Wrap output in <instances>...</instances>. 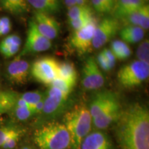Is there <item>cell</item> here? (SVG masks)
I'll use <instances>...</instances> for the list:
<instances>
[{
	"label": "cell",
	"mask_w": 149,
	"mask_h": 149,
	"mask_svg": "<svg viewBox=\"0 0 149 149\" xmlns=\"http://www.w3.org/2000/svg\"><path fill=\"white\" fill-rule=\"evenodd\" d=\"M116 135L122 149H149V111L139 103L122 111Z\"/></svg>",
	"instance_id": "cell-1"
},
{
	"label": "cell",
	"mask_w": 149,
	"mask_h": 149,
	"mask_svg": "<svg viewBox=\"0 0 149 149\" xmlns=\"http://www.w3.org/2000/svg\"><path fill=\"white\" fill-rule=\"evenodd\" d=\"M63 124L69 133L70 147L79 149L81 141L93 126V118L88 107L84 104L75 105L65 113Z\"/></svg>",
	"instance_id": "cell-2"
},
{
	"label": "cell",
	"mask_w": 149,
	"mask_h": 149,
	"mask_svg": "<svg viewBox=\"0 0 149 149\" xmlns=\"http://www.w3.org/2000/svg\"><path fill=\"white\" fill-rule=\"evenodd\" d=\"M34 141L40 149H67L70 137L63 123L51 122L35 130Z\"/></svg>",
	"instance_id": "cell-3"
},
{
	"label": "cell",
	"mask_w": 149,
	"mask_h": 149,
	"mask_svg": "<svg viewBox=\"0 0 149 149\" xmlns=\"http://www.w3.org/2000/svg\"><path fill=\"white\" fill-rule=\"evenodd\" d=\"M149 64L134 60L119 70L117 77L119 83L126 88H135L148 80Z\"/></svg>",
	"instance_id": "cell-4"
},
{
	"label": "cell",
	"mask_w": 149,
	"mask_h": 149,
	"mask_svg": "<svg viewBox=\"0 0 149 149\" xmlns=\"http://www.w3.org/2000/svg\"><path fill=\"white\" fill-rule=\"evenodd\" d=\"M69 95L55 88L49 86L44 98V107L40 114L45 120L53 119L66 109Z\"/></svg>",
	"instance_id": "cell-5"
},
{
	"label": "cell",
	"mask_w": 149,
	"mask_h": 149,
	"mask_svg": "<svg viewBox=\"0 0 149 149\" xmlns=\"http://www.w3.org/2000/svg\"><path fill=\"white\" fill-rule=\"evenodd\" d=\"M59 63L53 57H41L33 63L31 73L37 81L49 85L59 77Z\"/></svg>",
	"instance_id": "cell-6"
},
{
	"label": "cell",
	"mask_w": 149,
	"mask_h": 149,
	"mask_svg": "<svg viewBox=\"0 0 149 149\" xmlns=\"http://www.w3.org/2000/svg\"><path fill=\"white\" fill-rule=\"evenodd\" d=\"M120 22L113 17H107L97 24L93 41V48L100 49L116 36L121 29Z\"/></svg>",
	"instance_id": "cell-7"
},
{
	"label": "cell",
	"mask_w": 149,
	"mask_h": 149,
	"mask_svg": "<svg viewBox=\"0 0 149 149\" xmlns=\"http://www.w3.org/2000/svg\"><path fill=\"white\" fill-rule=\"evenodd\" d=\"M51 41L41 34L33 19H31L29 23L25 45L19 57L46 51L51 48Z\"/></svg>",
	"instance_id": "cell-8"
},
{
	"label": "cell",
	"mask_w": 149,
	"mask_h": 149,
	"mask_svg": "<svg viewBox=\"0 0 149 149\" xmlns=\"http://www.w3.org/2000/svg\"><path fill=\"white\" fill-rule=\"evenodd\" d=\"M105 83V78L102 70L97 64L96 59L89 57L84 64L82 68L81 84L86 90L94 91L101 88Z\"/></svg>",
	"instance_id": "cell-9"
},
{
	"label": "cell",
	"mask_w": 149,
	"mask_h": 149,
	"mask_svg": "<svg viewBox=\"0 0 149 149\" xmlns=\"http://www.w3.org/2000/svg\"><path fill=\"white\" fill-rule=\"evenodd\" d=\"M97 24L96 20H95L82 29L74 31L70 37V44L80 55L90 52L92 49Z\"/></svg>",
	"instance_id": "cell-10"
},
{
	"label": "cell",
	"mask_w": 149,
	"mask_h": 149,
	"mask_svg": "<svg viewBox=\"0 0 149 149\" xmlns=\"http://www.w3.org/2000/svg\"><path fill=\"white\" fill-rule=\"evenodd\" d=\"M33 19L40 33L48 40L52 41L58 37L60 24L51 15L35 11Z\"/></svg>",
	"instance_id": "cell-11"
},
{
	"label": "cell",
	"mask_w": 149,
	"mask_h": 149,
	"mask_svg": "<svg viewBox=\"0 0 149 149\" xmlns=\"http://www.w3.org/2000/svg\"><path fill=\"white\" fill-rule=\"evenodd\" d=\"M119 101L115 93L110 91H102L97 93L91 99L88 107L93 120L99 116L102 112Z\"/></svg>",
	"instance_id": "cell-12"
},
{
	"label": "cell",
	"mask_w": 149,
	"mask_h": 149,
	"mask_svg": "<svg viewBox=\"0 0 149 149\" xmlns=\"http://www.w3.org/2000/svg\"><path fill=\"white\" fill-rule=\"evenodd\" d=\"M7 75L11 82L16 84H24L27 81L31 72V66L27 61L20 57L9 63L6 68Z\"/></svg>",
	"instance_id": "cell-13"
},
{
	"label": "cell",
	"mask_w": 149,
	"mask_h": 149,
	"mask_svg": "<svg viewBox=\"0 0 149 149\" xmlns=\"http://www.w3.org/2000/svg\"><path fill=\"white\" fill-rule=\"evenodd\" d=\"M120 102H117L102 112L99 116L93 120V126L99 130L107 128L113 123L117 122L122 114Z\"/></svg>",
	"instance_id": "cell-14"
},
{
	"label": "cell",
	"mask_w": 149,
	"mask_h": 149,
	"mask_svg": "<svg viewBox=\"0 0 149 149\" xmlns=\"http://www.w3.org/2000/svg\"><path fill=\"white\" fill-rule=\"evenodd\" d=\"M79 149H113L109 137L101 130L90 132L81 141Z\"/></svg>",
	"instance_id": "cell-15"
},
{
	"label": "cell",
	"mask_w": 149,
	"mask_h": 149,
	"mask_svg": "<svg viewBox=\"0 0 149 149\" xmlns=\"http://www.w3.org/2000/svg\"><path fill=\"white\" fill-rule=\"evenodd\" d=\"M144 5L142 0H117L113 11V17L121 19L124 17L138 10Z\"/></svg>",
	"instance_id": "cell-16"
},
{
	"label": "cell",
	"mask_w": 149,
	"mask_h": 149,
	"mask_svg": "<svg viewBox=\"0 0 149 149\" xmlns=\"http://www.w3.org/2000/svg\"><path fill=\"white\" fill-rule=\"evenodd\" d=\"M119 35L122 41L126 44H135L143 40L145 31L136 26H126L120 30Z\"/></svg>",
	"instance_id": "cell-17"
},
{
	"label": "cell",
	"mask_w": 149,
	"mask_h": 149,
	"mask_svg": "<svg viewBox=\"0 0 149 149\" xmlns=\"http://www.w3.org/2000/svg\"><path fill=\"white\" fill-rule=\"evenodd\" d=\"M27 1L37 12L51 15L59 12L61 8L59 0H27Z\"/></svg>",
	"instance_id": "cell-18"
},
{
	"label": "cell",
	"mask_w": 149,
	"mask_h": 149,
	"mask_svg": "<svg viewBox=\"0 0 149 149\" xmlns=\"http://www.w3.org/2000/svg\"><path fill=\"white\" fill-rule=\"evenodd\" d=\"M19 96L17 93L13 91H0V115L13 109Z\"/></svg>",
	"instance_id": "cell-19"
},
{
	"label": "cell",
	"mask_w": 149,
	"mask_h": 149,
	"mask_svg": "<svg viewBox=\"0 0 149 149\" xmlns=\"http://www.w3.org/2000/svg\"><path fill=\"white\" fill-rule=\"evenodd\" d=\"M1 4L5 10L13 15H22L29 10L27 0H1Z\"/></svg>",
	"instance_id": "cell-20"
},
{
	"label": "cell",
	"mask_w": 149,
	"mask_h": 149,
	"mask_svg": "<svg viewBox=\"0 0 149 149\" xmlns=\"http://www.w3.org/2000/svg\"><path fill=\"white\" fill-rule=\"evenodd\" d=\"M110 50L114 55L115 59L120 61L129 58L132 55V50L130 49L129 46L120 40L112 41Z\"/></svg>",
	"instance_id": "cell-21"
},
{
	"label": "cell",
	"mask_w": 149,
	"mask_h": 149,
	"mask_svg": "<svg viewBox=\"0 0 149 149\" xmlns=\"http://www.w3.org/2000/svg\"><path fill=\"white\" fill-rule=\"evenodd\" d=\"M59 77L77 82V72L73 63L70 61L59 63Z\"/></svg>",
	"instance_id": "cell-22"
},
{
	"label": "cell",
	"mask_w": 149,
	"mask_h": 149,
	"mask_svg": "<svg viewBox=\"0 0 149 149\" xmlns=\"http://www.w3.org/2000/svg\"><path fill=\"white\" fill-rule=\"evenodd\" d=\"M87 15H93V9L88 5L74 6L68 9V13H67L68 21H72Z\"/></svg>",
	"instance_id": "cell-23"
},
{
	"label": "cell",
	"mask_w": 149,
	"mask_h": 149,
	"mask_svg": "<svg viewBox=\"0 0 149 149\" xmlns=\"http://www.w3.org/2000/svg\"><path fill=\"white\" fill-rule=\"evenodd\" d=\"M117 0H91L93 8L99 13H112Z\"/></svg>",
	"instance_id": "cell-24"
},
{
	"label": "cell",
	"mask_w": 149,
	"mask_h": 149,
	"mask_svg": "<svg viewBox=\"0 0 149 149\" xmlns=\"http://www.w3.org/2000/svg\"><path fill=\"white\" fill-rule=\"evenodd\" d=\"M75 84V81L58 77L52 81L49 84V86L55 87V88L59 89L66 94L70 95V93L72 92Z\"/></svg>",
	"instance_id": "cell-25"
},
{
	"label": "cell",
	"mask_w": 149,
	"mask_h": 149,
	"mask_svg": "<svg viewBox=\"0 0 149 149\" xmlns=\"http://www.w3.org/2000/svg\"><path fill=\"white\" fill-rule=\"evenodd\" d=\"M45 95L46 93L42 92L41 91H32L24 93V94L20 95V97L24 100H25L29 105L30 108H31L43 99H44Z\"/></svg>",
	"instance_id": "cell-26"
},
{
	"label": "cell",
	"mask_w": 149,
	"mask_h": 149,
	"mask_svg": "<svg viewBox=\"0 0 149 149\" xmlns=\"http://www.w3.org/2000/svg\"><path fill=\"white\" fill-rule=\"evenodd\" d=\"M136 56L138 59L137 60L149 64V40L148 38L140 42L136 51Z\"/></svg>",
	"instance_id": "cell-27"
},
{
	"label": "cell",
	"mask_w": 149,
	"mask_h": 149,
	"mask_svg": "<svg viewBox=\"0 0 149 149\" xmlns=\"http://www.w3.org/2000/svg\"><path fill=\"white\" fill-rule=\"evenodd\" d=\"M96 19L93 16V15H87L81 17L76 19L69 21L68 24H69L70 27L73 30V31H75L85 27L86 26L88 25L89 24H91Z\"/></svg>",
	"instance_id": "cell-28"
},
{
	"label": "cell",
	"mask_w": 149,
	"mask_h": 149,
	"mask_svg": "<svg viewBox=\"0 0 149 149\" xmlns=\"http://www.w3.org/2000/svg\"><path fill=\"white\" fill-rule=\"evenodd\" d=\"M139 27L145 31H148L149 28V6L144 4L138 9Z\"/></svg>",
	"instance_id": "cell-29"
},
{
	"label": "cell",
	"mask_w": 149,
	"mask_h": 149,
	"mask_svg": "<svg viewBox=\"0 0 149 149\" xmlns=\"http://www.w3.org/2000/svg\"><path fill=\"white\" fill-rule=\"evenodd\" d=\"M14 116L19 121H25L34 115V113L30 108H23L15 107L13 109Z\"/></svg>",
	"instance_id": "cell-30"
},
{
	"label": "cell",
	"mask_w": 149,
	"mask_h": 149,
	"mask_svg": "<svg viewBox=\"0 0 149 149\" xmlns=\"http://www.w3.org/2000/svg\"><path fill=\"white\" fill-rule=\"evenodd\" d=\"M22 134H23V130L19 129L17 132L11 135L6 141L3 143L1 147L3 149H13L16 146L17 144L18 141L21 139Z\"/></svg>",
	"instance_id": "cell-31"
},
{
	"label": "cell",
	"mask_w": 149,
	"mask_h": 149,
	"mask_svg": "<svg viewBox=\"0 0 149 149\" xmlns=\"http://www.w3.org/2000/svg\"><path fill=\"white\" fill-rule=\"evenodd\" d=\"M19 128L14 126H3L0 128V147L8 139L11 135L17 132Z\"/></svg>",
	"instance_id": "cell-32"
},
{
	"label": "cell",
	"mask_w": 149,
	"mask_h": 149,
	"mask_svg": "<svg viewBox=\"0 0 149 149\" xmlns=\"http://www.w3.org/2000/svg\"><path fill=\"white\" fill-rule=\"evenodd\" d=\"M22 44V40L17 35H10L6 37L0 42V47H9L15 45H20Z\"/></svg>",
	"instance_id": "cell-33"
},
{
	"label": "cell",
	"mask_w": 149,
	"mask_h": 149,
	"mask_svg": "<svg viewBox=\"0 0 149 149\" xmlns=\"http://www.w3.org/2000/svg\"><path fill=\"white\" fill-rule=\"evenodd\" d=\"M12 24L10 18L8 17H0V37L7 35L10 32Z\"/></svg>",
	"instance_id": "cell-34"
},
{
	"label": "cell",
	"mask_w": 149,
	"mask_h": 149,
	"mask_svg": "<svg viewBox=\"0 0 149 149\" xmlns=\"http://www.w3.org/2000/svg\"><path fill=\"white\" fill-rule=\"evenodd\" d=\"M20 45H15L9 47H0V53L6 57H11L19 51Z\"/></svg>",
	"instance_id": "cell-35"
},
{
	"label": "cell",
	"mask_w": 149,
	"mask_h": 149,
	"mask_svg": "<svg viewBox=\"0 0 149 149\" xmlns=\"http://www.w3.org/2000/svg\"><path fill=\"white\" fill-rule=\"evenodd\" d=\"M102 54H103L104 57H105L106 59H107L108 64H109L110 70L113 69L115 66V64H116V60L115 59L114 55H113V53H112L110 48H104L102 51Z\"/></svg>",
	"instance_id": "cell-36"
},
{
	"label": "cell",
	"mask_w": 149,
	"mask_h": 149,
	"mask_svg": "<svg viewBox=\"0 0 149 149\" xmlns=\"http://www.w3.org/2000/svg\"><path fill=\"white\" fill-rule=\"evenodd\" d=\"M95 59L97 64L99 67H100V69L103 70L104 71H109V70H111L109 68L107 59H106L105 57H104L102 52L98 54L97 56V59Z\"/></svg>",
	"instance_id": "cell-37"
},
{
	"label": "cell",
	"mask_w": 149,
	"mask_h": 149,
	"mask_svg": "<svg viewBox=\"0 0 149 149\" xmlns=\"http://www.w3.org/2000/svg\"><path fill=\"white\" fill-rule=\"evenodd\" d=\"M78 1L79 0H64V3L68 9L72 6H75Z\"/></svg>",
	"instance_id": "cell-38"
},
{
	"label": "cell",
	"mask_w": 149,
	"mask_h": 149,
	"mask_svg": "<svg viewBox=\"0 0 149 149\" xmlns=\"http://www.w3.org/2000/svg\"><path fill=\"white\" fill-rule=\"evenodd\" d=\"M23 148L24 149H33L32 148H31L30 146H24V147H23Z\"/></svg>",
	"instance_id": "cell-39"
},
{
	"label": "cell",
	"mask_w": 149,
	"mask_h": 149,
	"mask_svg": "<svg viewBox=\"0 0 149 149\" xmlns=\"http://www.w3.org/2000/svg\"><path fill=\"white\" fill-rule=\"evenodd\" d=\"M142 1H146V0H142Z\"/></svg>",
	"instance_id": "cell-40"
},
{
	"label": "cell",
	"mask_w": 149,
	"mask_h": 149,
	"mask_svg": "<svg viewBox=\"0 0 149 149\" xmlns=\"http://www.w3.org/2000/svg\"><path fill=\"white\" fill-rule=\"evenodd\" d=\"M21 149H24V148H21Z\"/></svg>",
	"instance_id": "cell-41"
}]
</instances>
